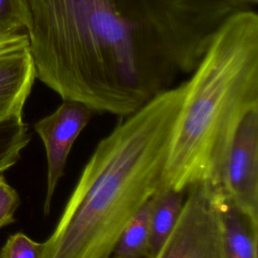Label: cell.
Masks as SVG:
<instances>
[{
	"instance_id": "1",
	"label": "cell",
	"mask_w": 258,
	"mask_h": 258,
	"mask_svg": "<svg viewBox=\"0 0 258 258\" xmlns=\"http://www.w3.org/2000/svg\"><path fill=\"white\" fill-rule=\"evenodd\" d=\"M36 79L125 118L189 75L236 0H22Z\"/></svg>"
},
{
	"instance_id": "2",
	"label": "cell",
	"mask_w": 258,
	"mask_h": 258,
	"mask_svg": "<svg viewBox=\"0 0 258 258\" xmlns=\"http://www.w3.org/2000/svg\"><path fill=\"white\" fill-rule=\"evenodd\" d=\"M182 84L121 118L100 140L43 242L40 258H109L132 218L161 188Z\"/></svg>"
},
{
	"instance_id": "3",
	"label": "cell",
	"mask_w": 258,
	"mask_h": 258,
	"mask_svg": "<svg viewBox=\"0 0 258 258\" xmlns=\"http://www.w3.org/2000/svg\"><path fill=\"white\" fill-rule=\"evenodd\" d=\"M181 84L160 190L219 188L238 127L258 109L257 13L246 8L228 17Z\"/></svg>"
},
{
	"instance_id": "4",
	"label": "cell",
	"mask_w": 258,
	"mask_h": 258,
	"mask_svg": "<svg viewBox=\"0 0 258 258\" xmlns=\"http://www.w3.org/2000/svg\"><path fill=\"white\" fill-rule=\"evenodd\" d=\"M186 191L173 230L152 258H226L221 220L210 189L196 185Z\"/></svg>"
},
{
	"instance_id": "5",
	"label": "cell",
	"mask_w": 258,
	"mask_h": 258,
	"mask_svg": "<svg viewBox=\"0 0 258 258\" xmlns=\"http://www.w3.org/2000/svg\"><path fill=\"white\" fill-rule=\"evenodd\" d=\"M221 189L258 227V109L241 121L224 168Z\"/></svg>"
},
{
	"instance_id": "6",
	"label": "cell",
	"mask_w": 258,
	"mask_h": 258,
	"mask_svg": "<svg viewBox=\"0 0 258 258\" xmlns=\"http://www.w3.org/2000/svg\"><path fill=\"white\" fill-rule=\"evenodd\" d=\"M94 114L95 112L90 107L81 102L62 100L52 113L33 125L44 145L47 162L44 215L50 212L53 195L58 181L64 174L71 149Z\"/></svg>"
},
{
	"instance_id": "7",
	"label": "cell",
	"mask_w": 258,
	"mask_h": 258,
	"mask_svg": "<svg viewBox=\"0 0 258 258\" xmlns=\"http://www.w3.org/2000/svg\"><path fill=\"white\" fill-rule=\"evenodd\" d=\"M35 79L29 46L0 55V123L22 117Z\"/></svg>"
},
{
	"instance_id": "8",
	"label": "cell",
	"mask_w": 258,
	"mask_h": 258,
	"mask_svg": "<svg viewBox=\"0 0 258 258\" xmlns=\"http://www.w3.org/2000/svg\"><path fill=\"white\" fill-rule=\"evenodd\" d=\"M210 194L220 216L226 258H257L258 227L231 203L221 187L210 189Z\"/></svg>"
},
{
	"instance_id": "9",
	"label": "cell",
	"mask_w": 258,
	"mask_h": 258,
	"mask_svg": "<svg viewBox=\"0 0 258 258\" xmlns=\"http://www.w3.org/2000/svg\"><path fill=\"white\" fill-rule=\"evenodd\" d=\"M183 191L161 189L150 200V233L152 257L173 230L183 205Z\"/></svg>"
},
{
	"instance_id": "10",
	"label": "cell",
	"mask_w": 258,
	"mask_h": 258,
	"mask_svg": "<svg viewBox=\"0 0 258 258\" xmlns=\"http://www.w3.org/2000/svg\"><path fill=\"white\" fill-rule=\"evenodd\" d=\"M112 254L119 258H152L150 200L127 224Z\"/></svg>"
},
{
	"instance_id": "11",
	"label": "cell",
	"mask_w": 258,
	"mask_h": 258,
	"mask_svg": "<svg viewBox=\"0 0 258 258\" xmlns=\"http://www.w3.org/2000/svg\"><path fill=\"white\" fill-rule=\"evenodd\" d=\"M28 126L22 117L0 123V173L13 166L30 141Z\"/></svg>"
},
{
	"instance_id": "12",
	"label": "cell",
	"mask_w": 258,
	"mask_h": 258,
	"mask_svg": "<svg viewBox=\"0 0 258 258\" xmlns=\"http://www.w3.org/2000/svg\"><path fill=\"white\" fill-rule=\"evenodd\" d=\"M43 243L30 239L23 233L11 235L0 250V258H40Z\"/></svg>"
},
{
	"instance_id": "13",
	"label": "cell",
	"mask_w": 258,
	"mask_h": 258,
	"mask_svg": "<svg viewBox=\"0 0 258 258\" xmlns=\"http://www.w3.org/2000/svg\"><path fill=\"white\" fill-rule=\"evenodd\" d=\"M0 29L24 31L25 17L22 0H0Z\"/></svg>"
},
{
	"instance_id": "14",
	"label": "cell",
	"mask_w": 258,
	"mask_h": 258,
	"mask_svg": "<svg viewBox=\"0 0 258 258\" xmlns=\"http://www.w3.org/2000/svg\"><path fill=\"white\" fill-rule=\"evenodd\" d=\"M3 173H0V228L14 222V215L20 204L17 191L6 181Z\"/></svg>"
},
{
	"instance_id": "15",
	"label": "cell",
	"mask_w": 258,
	"mask_h": 258,
	"mask_svg": "<svg viewBox=\"0 0 258 258\" xmlns=\"http://www.w3.org/2000/svg\"><path fill=\"white\" fill-rule=\"evenodd\" d=\"M28 46L25 31H8L0 29V55Z\"/></svg>"
},
{
	"instance_id": "16",
	"label": "cell",
	"mask_w": 258,
	"mask_h": 258,
	"mask_svg": "<svg viewBox=\"0 0 258 258\" xmlns=\"http://www.w3.org/2000/svg\"><path fill=\"white\" fill-rule=\"evenodd\" d=\"M236 1H238L241 5H243L246 8H252L258 3V0H236Z\"/></svg>"
},
{
	"instance_id": "17",
	"label": "cell",
	"mask_w": 258,
	"mask_h": 258,
	"mask_svg": "<svg viewBox=\"0 0 258 258\" xmlns=\"http://www.w3.org/2000/svg\"><path fill=\"white\" fill-rule=\"evenodd\" d=\"M109 258H119V257H116V256H110Z\"/></svg>"
},
{
	"instance_id": "18",
	"label": "cell",
	"mask_w": 258,
	"mask_h": 258,
	"mask_svg": "<svg viewBox=\"0 0 258 258\" xmlns=\"http://www.w3.org/2000/svg\"><path fill=\"white\" fill-rule=\"evenodd\" d=\"M1 30H2V29H1Z\"/></svg>"
}]
</instances>
